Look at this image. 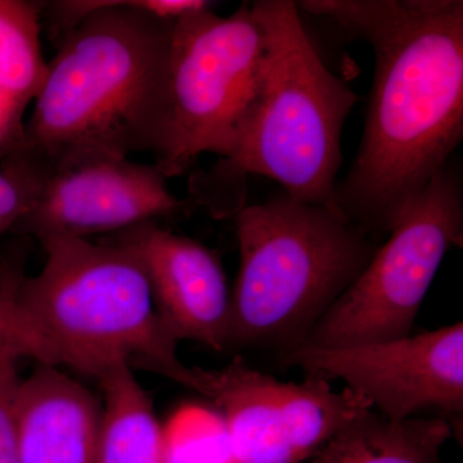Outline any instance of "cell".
Instances as JSON below:
<instances>
[{"instance_id": "1", "label": "cell", "mask_w": 463, "mask_h": 463, "mask_svg": "<svg viewBox=\"0 0 463 463\" xmlns=\"http://www.w3.org/2000/svg\"><path fill=\"white\" fill-rule=\"evenodd\" d=\"M298 8L371 45L364 137L337 183L341 214L374 241L448 165L463 138L462 0H309Z\"/></svg>"}, {"instance_id": "2", "label": "cell", "mask_w": 463, "mask_h": 463, "mask_svg": "<svg viewBox=\"0 0 463 463\" xmlns=\"http://www.w3.org/2000/svg\"><path fill=\"white\" fill-rule=\"evenodd\" d=\"M209 7L205 0L44 3L60 44L7 155L38 172L88 157H156L169 123L173 21Z\"/></svg>"}, {"instance_id": "3", "label": "cell", "mask_w": 463, "mask_h": 463, "mask_svg": "<svg viewBox=\"0 0 463 463\" xmlns=\"http://www.w3.org/2000/svg\"><path fill=\"white\" fill-rule=\"evenodd\" d=\"M42 245L44 267L24 277L17 303L54 365L99 379L125 364L203 392V368L178 358L176 340L157 315L145 273L127 250L106 237Z\"/></svg>"}, {"instance_id": "4", "label": "cell", "mask_w": 463, "mask_h": 463, "mask_svg": "<svg viewBox=\"0 0 463 463\" xmlns=\"http://www.w3.org/2000/svg\"><path fill=\"white\" fill-rule=\"evenodd\" d=\"M230 347L301 345L380 243L339 212L281 194L236 212Z\"/></svg>"}, {"instance_id": "5", "label": "cell", "mask_w": 463, "mask_h": 463, "mask_svg": "<svg viewBox=\"0 0 463 463\" xmlns=\"http://www.w3.org/2000/svg\"><path fill=\"white\" fill-rule=\"evenodd\" d=\"M251 5L267 36L263 67L236 148L214 174L242 181L250 174L267 176L292 200L339 212L341 134L356 94L323 62L298 3Z\"/></svg>"}, {"instance_id": "6", "label": "cell", "mask_w": 463, "mask_h": 463, "mask_svg": "<svg viewBox=\"0 0 463 463\" xmlns=\"http://www.w3.org/2000/svg\"><path fill=\"white\" fill-rule=\"evenodd\" d=\"M267 36L251 3L219 16L212 7L173 21L169 123L155 166L182 175L201 155L225 160L257 91Z\"/></svg>"}, {"instance_id": "7", "label": "cell", "mask_w": 463, "mask_h": 463, "mask_svg": "<svg viewBox=\"0 0 463 463\" xmlns=\"http://www.w3.org/2000/svg\"><path fill=\"white\" fill-rule=\"evenodd\" d=\"M462 239L461 176L448 164L298 346L343 347L410 336L439 268Z\"/></svg>"}, {"instance_id": "8", "label": "cell", "mask_w": 463, "mask_h": 463, "mask_svg": "<svg viewBox=\"0 0 463 463\" xmlns=\"http://www.w3.org/2000/svg\"><path fill=\"white\" fill-rule=\"evenodd\" d=\"M205 397L223 421L234 463H301L373 410L350 389L335 392L318 374L281 383L236 358L203 373Z\"/></svg>"}, {"instance_id": "9", "label": "cell", "mask_w": 463, "mask_h": 463, "mask_svg": "<svg viewBox=\"0 0 463 463\" xmlns=\"http://www.w3.org/2000/svg\"><path fill=\"white\" fill-rule=\"evenodd\" d=\"M283 356L309 374L344 381L390 421L429 408L462 416V322L361 345L298 346Z\"/></svg>"}, {"instance_id": "10", "label": "cell", "mask_w": 463, "mask_h": 463, "mask_svg": "<svg viewBox=\"0 0 463 463\" xmlns=\"http://www.w3.org/2000/svg\"><path fill=\"white\" fill-rule=\"evenodd\" d=\"M27 170L35 178V197L17 232L41 243L111 236L182 214L188 206L170 191L155 164L130 157H88L41 172Z\"/></svg>"}, {"instance_id": "11", "label": "cell", "mask_w": 463, "mask_h": 463, "mask_svg": "<svg viewBox=\"0 0 463 463\" xmlns=\"http://www.w3.org/2000/svg\"><path fill=\"white\" fill-rule=\"evenodd\" d=\"M106 239L142 268L157 315L174 339L196 341L215 352L230 349L231 291L214 251L157 222Z\"/></svg>"}, {"instance_id": "12", "label": "cell", "mask_w": 463, "mask_h": 463, "mask_svg": "<svg viewBox=\"0 0 463 463\" xmlns=\"http://www.w3.org/2000/svg\"><path fill=\"white\" fill-rule=\"evenodd\" d=\"M102 419L90 390L61 367L39 364L17 389L21 463H96Z\"/></svg>"}, {"instance_id": "13", "label": "cell", "mask_w": 463, "mask_h": 463, "mask_svg": "<svg viewBox=\"0 0 463 463\" xmlns=\"http://www.w3.org/2000/svg\"><path fill=\"white\" fill-rule=\"evenodd\" d=\"M453 431L444 417L397 422L371 410L337 432L310 463H443L441 450Z\"/></svg>"}, {"instance_id": "14", "label": "cell", "mask_w": 463, "mask_h": 463, "mask_svg": "<svg viewBox=\"0 0 463 463\" xmlns=\"http://www.w3.org/2000/svg\"><path fill=\"white\" fill-rule=\"evenodd\" d=\"M99 380L105 401L96 463H167L163 426L132 368L114 365Z\"/></svg>"}, {"instance_id": "15", "label": "cell", "mask_w": 463, "mask_h": 463, "mask_svg": "<svg viewBox=\"0 0 463 463\" xmlns=\"http://www.w3.org/2000/svg\"><path fill=\"white\" fill-rule=\"evenodd\" d=\"M44 3L0 0V94L21 111L44 83L48 62L42 54Z\"/></svg>"}, {"instance_id": "16", "label": "cell", "mask_w": 463, "mask_h": 463, "mask_svg": "<svg viewBox=\"0 0 463 463\" xmlns=\"http://www.w3.org/2000/svg\"><path fill=\"white\" fill-rule=\"evenodd\" d=\"M163 439L167 463H234L221 416L203 408L176 411Z\"/></svg>"}, {"instance_id": "17", "label": "cell", "mask_w": 463, "mask_h": 463, "mask_svg": "<svg viewBox=\"0 0 463 463\" xmlns=\"http://www.w3.org/2000/svg\"><path fill=\"white\" fill-rule=\"evenodd\" d=\"M24 277L18 265L0 260V339L14 343L24 358L53 365L47 347L29 327L18 307L17 292Z\"/></svg>"}, {"instance_id": "18", "label": "cell", "mask_w": 463, "mask_h": 463, "mask_svg": "<svg viewBox=\"0 0 463 463\" xmlns=\"http://www.w3.org/2000/svg\"><path fill=\"white\" fill-rule=\"evenodd\" d=\"M23 353L9 340L0 339V463H21L16 423V395Z\"/></svg>"}, {"instance_id": "19", "label": "cell", "mask_w": 463, "mask_h": 463, "mask_svg": "<svg viewBox=\"0 0 463 463\" xmlns=\"http://www.w3.org/2000/svg\"><path fill=\"white\" fill-rule=\"evenodd\" d=\"M35 182L23 169L2 160L0 164V240L17 232L32 209L35 197Z\"/></svg>"}, {"instance_id": "20", "label": "cell", "mask_w": 463, "mask_h": 463, "mask_svg": "<svg viewBox=\"0 0 463 463\" xmlns=\"http://www.w3.org/2000/svg\"><path fill=\"white\" fill-rule=\"evenodd\" d=\"M24 111L0 94V158L16 147L24 128Z\"/></svg>"}]
</instances>
